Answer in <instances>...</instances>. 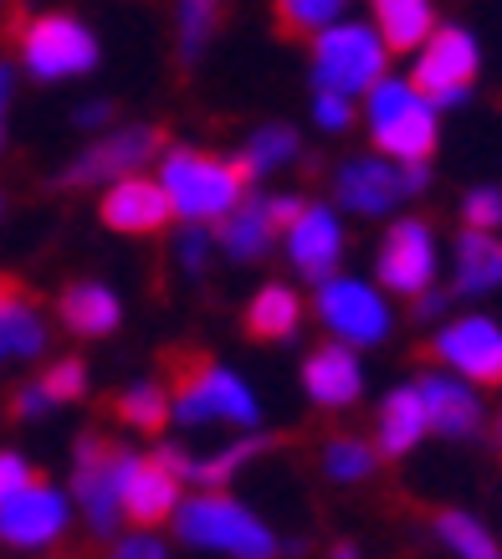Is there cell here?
Masks as SVG:
<instances>
[{"mask_svg": "<svg viewBox=\"0 0 502 559\" xmlns=\"http://www.w3.org/2000/svg\"><path fill=\"white\" fill-rule=\"evenodd\" d=\"M98 216L108 231H123V237H159L169 226V195L159 180H144V175H123L108 186V195L98 201Z\"/></svg>", "mask_w": 502, "mask_h": 559, "instance_id": "16", "label": "cell"}, {"mask_svg": "<svg viewBox=\"0 0 502 559\" xmlns=\"http://www.w3.org/2000/svg\"><path fill=\"white\" fill-rule=\"evenodd\" d=\"M36 390L47 395L51 406H72V401L87 395V365L83 359H57L51 370L36 374Z\"/></svg>", "mask_w": 502, "mask_h": 559, "instance_id": "34", "label": "cell"}, {"mask_svg": "<svg viewBox=\"0 0 502 559\" xmlns=\"http://www.w3.org/2000/svg\"><path fill=\"white\" fill-rule=\"evenodd\" d=\"M113 119H118V103H83V108L72 114L77 129H108Z\"/></svg>", "mask_w": 502, "mask_h": 559, "instance_id": "40", "label": "cell"}, {"mask_svg": "<svg viewBox=\"0 0 502 559\" xmlns=\"http://www.w3.org/2000/svg\"><path fill=\"white\" fill-rule=\"evenodd\" d=\"M180 477L159 452H129L123 457V473H118V503H123V519L134 528H154L175 519L180 509Z\"/></svg>", "mask_w": 502, "mask_h": 559, "instance_id": "14", "label": "cell"}, {"mask_svg": "<svg viewBox=\"0 0 502 559\" xmlns=\"http://www.w3.org/2000/svg\"><path fill=\"white\" fill-rule=\"evenodd\" d=\"M108 416L139 426V431H165L169 421V390L159 380H139L129 390H113L108 395Z\"/></svg>", "mask_w": 502, "mask_h": 559, "instance_id": "29", "label": "cell"}, {"mask_svg": "<svg viewBox=\"0 0 502 559\" xmlns=\"http://www.w3.org/2000/svg\"><path fill=\"white\" fill-rule=\"evenodd\" d=\"M277 447V437H241L226 441V447H216V452H195V447H159V457L175 467V477L180 483H195V488H226L247 462H256L262 452H272Z\"/></svg>", "mask_w": 502, "mask_h": 559, "instance_id": "19", "label": "cell"}, {"mask_svg": "<svg viewBox=\"0 0 502 559\" xmlns=\"http://www.w3.org/2000/svg\"><path fill=\"white\" fill-rule=\"evenodd\" d=\"M435 539L446 544L456 559H502V544L492 539V528H487L482 519L462 513V509L435 513Z\"/></svg>", "mask_w": 502, "mask_h": 559, "instance_id": "30", "label": "cell"}, {"mask_svg": "<svg viewBox=\"0 0 502 559\" xmlns=\"http://www.w3.org/2000/svg\"><path fill=\"white\" fill-rule=\"evenodd\" d=\"M57 319L68 323L72 334L103 340V334H113L118 323H123V304L103 283H68V288L57 293Z\"/></svg>", "mask_w": 502, "mask_h": 559, "instance_id": "24", "label": "cell"}, {"mask_svg": "<svg viewBox=\"0 0 502 559\" xmlns=\"http://www.w3.org/2000/svg\"><path fill=\"white\" fill-rule=\"evenodd\" d=\"M165 390H169V421L231 426V431H251L262 421V406H256L251 385H241L226 365H216L205 349H190V344L165 349Z\"/></svg>", "mask_w": 502, "mask_h": 559, "instance_id": "1", "label": "cell"}, {"mask_svg": "<svg viewBox=\"0 0 502 559\" xmlns=\"http://www.w3.org/2000/svg\"><path fill=\"white\" fill-rule=\"evenodd\" d=\"M482 72V47L467 26H435L416 47V68H410V87L420 98H431L435 108H462L471 98V83Z\"/></svg>", "mask_w": 502, "mask_h": 559, "instance_id": "6", "label": "cell"}, {"mask_svg": "<svg viewBox=\"0 0 502 559\" xmlns=\"http://www.w3.org/2000/svg\"><path fill=\"white\" fill-rule=\"evenodd\" d=\"M431 431V416H426V401H420V385H395L380 401V416H374V452L380 457H410Z\"/></svg>", "mask_w": 502, "mask_h": 559, "instance_id": "21", "label": "cell"}, {"mask_svg": "<svg viewBox=\"0 0 502 559\" xmlns=\"http://www.w3.org/2000/svg\"><path fill=\"white\" fill-rule=\"evenodd\" d=\"M287 262L298 267V277L308 283H323L334 277L338 257H344V226L328 205H302V216L287 226Z\"/></svg>", "mask_w": 502, "mask_h": 559, "instance_id": "18", "label": "cell"}, {"mask_svg": "<svg viewBox=\"0 0 502 559\" xmlns=\"http://www.w3.org/2000/svg\"><path fill=\"white\" fill-rule=\"evenodd\" d=\"M277 241H283V231H277V221H272L267 195L236 201L231 211L220 216V247H226V257H236V262H256V257H267Z\"/></svg>", "mask_w": 502, "mask_h": 559, "instance_id": "23", "label": "cell"}, {"mask_svg": "<svg viewBox=\"0 0 502 559\" xmlns=\"http://www.w3.org/2000/svg\"><path fill=\"white\" fill-rule=\"evenodd\" d=\"M16 51L26 72L41 83H62V78H83L98 68V36L72 16H32L16 26Z\"/></svg>", "mask_w": 502, "mask_h": 559, "instance_id": "7", "label": "cell"}, {"mask_svg": "<svg viewBox=\"0 0 502 559\" xmlns=\"http://www.w3.org/2000/svg\"><path fill=\"white\" fill-rule=\"evenodd\" d=\"M0 221H5V195H0Z\"/></svg>", "mask_w": 502, "mask_h": 559, "instance_id": "45", "label": "cell"}, {"mask_svg": "<svg viewBox=\"0 0 502 559\" xmlns=\"http://www.w3.org/2000/svg\"><path fill=\"white\" fill-rule=\"evenodd\" d=\"M313 313L323 319V329L334 334L338 344L349 349H364V344H385L390 340V304L380 293L359 283V277H323L319 298H313Z\"/></svg>", "mask_w": 502, "mask_h": 559, "instance_id": "10", "label": "cell"}, {"mask_svg": "<svg viewBox=\"0 0 502 559\" xmlns=\"http://www.w3.org/2000/svg\"><path fill=\"white\" fill-rule=\"evenodd\" d=\"M11 93H16V78L0 62V154H5V119H11Z\"/></svg>", "mask_w": 502, "mask_h": 559, "instance_id": "41", "label": "cell"}, {"mask_svg": "<svg viewBox=\"0 0 502 559\" xmlns=\"http://www.w3.org/2000/svg\"><path fill=\"white\" fill-rule=\"evenodd\" d=\"M165 154V129L154 123H134V129H113L98 144H87L68 170L57 175V190H87V186H113L123 175L144 170L150 159Z\"/></svg>", "mask_w": 502, "mask_h": 559, "instance_id": "9", "label": "cell"}, {"mask_svg": "<svg viewBox=\"0 0 502 559\" xmlns=\"http://www.w3.org/2000/svg\"><path fill=\"white\" fill-rule=\"evenodd\" d=\"M431 359L471 385H502V323L492 313H462L431 334Z\"/></svg>", "mask_w": 502, "mask_h": 559, "instance_id": "11", "label": "cell"}, {"mask_svg": "<svg viewBox=\"0 0 502 559\" xmlns=\"http://www.w3.org/2000/svg\"><path fill=\"white\" fill-rule=\"evenodd\" d=\"M349 0H277V32L302 41V36H319L323 26H334V16L344 11Z\"/></svg>", "mask_w": 502, "mask_h": 559, "instance_id": "33", "label": "cell"}, {"mask_svg": "<svg viewBox=\"0 0 502 559\" xmlns=\"http://www.w3.org/2000/svg\"><path fill=\"white\" fill-rule=\"evenodd\" d=\"M47 349V319L32 308V298L0 308V365H16V359H36Z\"/></svg>", "mask_w": 502, "mask_h": 559, "instance_id": "27", "label": "cell"}, {"mask_svg": "<svg viewBox=\"0 0 502 559\" xmlns=\"http://www.w3.org/2000/svg\"><path fill=\"white\" fill-rule=\"evenodd\" d=\"M369 139L385 159L431 165L435 144H441V108L420 98L410 78H380L369 87Z\"/></svg>", "mask_w": 502, "mask_h": 559, "instance_id": "2", "label": "cell"}, {"mask_svg": "<svg viewBox=\"0 0 502 559\" xmlns=\"http://www.w3.org/2000/svg\"><path fill=\"white\" fill-rule=\"evenodd\" d=\"M431 186V165H401V159H344L334 170V201L354 216H385L401 201Z\"/></svg>", "mask_w": 502, "mask_h": 559, "instance_id": "8", "label": "cell"}, {"mask_svg": "<svg viewBox=\"0 0 502 559\" xmlns=\"http://www.w3.org/2000/svg\"><path fill=\"white\" fill-rule=\"evenodd\" d=\"M390 68V47L380 41L374 26L344 21V26H323L313 36V87H334L344 98L369 93V87L385 78Z\"/></svg>", "mask_w": 502, "mask_h": 559, "instance_id": "5", "label": "cell"}, {"mask_svg": "<svg viewBox=\"0 0 502 559\" xmlns=\"http://www.w3.org/2000/svg\"><path fill=\"white\" fill-rule=\"evenodd\" d=\"M302 323V304L298 293L283 288V283H267V288H256V298L247 304V334L262 344H283L298 334Z\"/></svg>", "mask_w": 502, "mask_h": 559, "instance_id": "26", "label": "cell"}, {"mask_svg": "<svg viewBox=\"0 0 502 559\" xmlns=\"http://www.w3.org/2000/svg\"><path fill=\"white\" fill-rule=\"evenodd\" d=\"M108 559H169V555H165V544H159V539H150V534H134V539L113 544V555H108Z\"/></svg>", "mask_w": 502, "mask_h": 559, "instance_id": "39", "label": "cell"}, {"mask_svg": "<svg viewBox=\"0 0 502 559\" xmlns=\"http://www.w3.org/2000/svg\"><path fill=\"white\" fill-rule=\"evenodd\" d=\"M369 11H374V32L390 51H416L435 32L431 0H369Z\"/></svg>", "mask_w": 502, "mask_h": 559, "instance_id": "25", "label": "cell"}, {"mask_svg": "<svg viewBox=\"0 0 502 559\" xmlns=\"http://www.w3.org/2000/svg\"><path fill=\"white\" fill-rule=\"evenodd\" d=\"M313 119H319V129H328V134H344V129H354V98H344L334 87H319V93H313Z\"/></svg>", "mask_w": 502, "mask_h": 559, "instance_id": "36", "label": "cell"}, {"mask_svg": "<svg viewBox=\"0 0 502 559\" xmlns=\"http://www.w3.org/2000/svg\"><path fill=\"white\" fill-rule=\"evenodd\" d=\"M435 267H441V252H435L431 221L401 216L385 237H380V252H374V277H380V288H385V293L420 298V293L435 283Z\"/></svg>", "mask_w": 502, "mask_h": 559, "instance_id": "12", "label": "cell"}, {"mask_svg": "<svg viewBox=\"0 0 502 559\" xmlns=\"http://www.w3.org/2000/svg\"><path fill=\"white\" fill-rule=\"evenodd\" d=\"M16 298H26V283H21V277H11V272H0V308L16 304Z\"/></svg>", "mask_w": 502, "mask_h": 559, "instance_id": "42", "label": "cell"}, {"mask_svg": "<svg viewBox=\"0 0 502 559\" xmlns=\"http://www.w3.org/2000/svg\"><path fill=\"white\" fill-rule=\"evenodd\" d=\"M328 559H364V555H359L354 544H334V549H328Z\"/></svg>", "mask_w": 502, "mask_h": 559, "instance_id": "43", "label": "cell"}, {"mask_svg": "<svg viewBox=\"0 0 502 559\" xmlns=\"http://www.w3.org/2000/svg\"><path fill=\"white\" fill-rule=\"evenodd\" d=\"M68 528V498L36 473L26 488H16L0 503V539L11 549H41Z\"/></svg>", "mask_w": 502, "mask_h": 559, "instance_id": "15", "label": "cell"}, {"mask_svg": "<svg viewBox=\"0 0 502 559\" xmlns=\"http://www.w3.org/2000/svg\"><path fill=\"white\" fill-rule=\"evenodd\" d=\"M498 447H502V411H498Z\"/></svg>", "mask_w": 502, "mask_h": 559, "instance_id": "44", "label": "cell"}, {"mask_svg": "<svg viewBox=\"0 0 502 559\" xmlns=\"http://www.w3.org/2000/svg\"><path fill=\"white\" fill-rule=\"evenodd\" d=\"M374 462H380V452L369 447L364 437H334L328 447H323V473L334 477V483H369L374 477Z\"/></svg>", "mask_w": 502, "mask_h": 559, "instance_id": "32", "label": "cell"}, {"mask_svg": "<svg viewBox=\"0 0 502 559\" xmlns=\"http://www.w3.org/2000/svg\"><path fill=\"white\" fill-rule=\"evenodd\" d=\"M462 226H471V231H502V186H471L462 195Z\"/></svg>", "mask_w": 502, "mask_h": 559, "instance_id": "35", "label": "cell"}, {"mask_svg": "<svg viewBox=\"0 0 502 559\" xmlns=\"http://www.w3.org/2000/svg\"><path fill=\"white\" fill-rule=\"evenodd\" d=\"M302 390L308 401L323 411H349L359 395H364V370L354 359L349 344H319L313 355L302 359Z\"/></svg>", "mask_w": 502, "mask_h": 559, "instance_id": "20", "label": "cell"}, {"mask_svg": "<svg viewBox=\"0 0 502 559\" xmlns=\"http://www.w3.org/2000/svg\"><path fill=\"white\" fill-rule=\"evenodd\" d=\"M123 447L108 441L103 431H83L77 437V462H72V492L83 503L93 534H113L118 519H123V503H118V473H123Z\"/></svg>", "mask_w": 502, "mask_h": 559, "instance_id": "13", "label": "cell"}, {"mask_svg": "<svg viewBox=\"0 0 502 559\" xmlns=\"http://www.w3.org/2000/svg\"><path fill=\"white\" fill-rule=\"evenodd\" d=\"M302 154V144H298V129H287V123H267V129H256L251 134V144L241 150V175L247 180H262V175H272V170H283L287 159H298Z\"/></svg>", "mask_w": 502, "mask_h": 559, "instance_id": "31", "label": "cell"}, {"mask_svg": "<svg viewBox=\"0 0 502 559\" xmlns=\"http://www.w3.org/2000/svg\"><path fill=\"white\" fill-rule=\"evenodd\" d=\"M159 186L169 195V211L180 221H220L241 195H247V175L236 159H216L205 150H165L159 154Z\"/></svg>", "mask_w": 502, "mask_h": 559, "instance_id": "3", "label": "cell"}, {"mask_svg": "<svg viewBox=\"0 0 502 559\" xmlns=\"http://www.w3.org/2000/svg\"><path fill=\"white\" fill-rule=\"evenodd\" d=\"M175 534L184 544H195V549H220L231 559H277V534L220 488H205L201 498H184L175 509Z\"/></svg>", "mask_w": 502, "mask_h": 559, "instance_id": "4", "label": "cell"}, {"mask_svg": "<svg viewBox=\"0 0 502 559\" xmlns=\"http://www.w3.org/2000/svg\"><path fill=\"white\" fill-rule=\"evenodd\" d=\"M420 401H426V416H431V431L446 441H471L482 431V401H477V385L462 380L452 370H435V374H420Z\"/></svg>", "mask_w": 502, "mask_h": 559, "instance_id": "17", "label": "cell"}, {"mask_svg": "<svg viewBox=\"0 0 502 559\" xmlns=\"http://www.w3.org/2000/svg\"><path fill=\"white\" fill-rule=\"evenodd\" d=\"M32 477L36 473H32V462H26V457H16V452H0V503H5L16 488H26Z\"/></svg>", "mask_w": 502, "mask_h": 559, "instance_id": "38", "label": "cell"}, {"mask_svg": "<svg viewBox=\"0 0 502 559\" xmlns=\"http://www.w3.org/2000/svg\"><path fill=\"white\" fill-rule=\"evenodd\" d=\"M502 288V237L462 226L452 257V298H487Z\"/></svg>", "mask_w": 502, "mask_h": 559, "instance_id": "22", "label": "cell"}, {"mask_svg": "<svg viewBox=\"0 0 502 559\" xmlns=\"http://www.w3.org/2000/svg\"><path fill=\"white\" fill-rule=\"evenodd\" d=\"M220 21H226V0H180V11H175V41H180L184 68H195L205 57V47L220 32Z\"/></svg>", "mask_w": 502, "mask_h": 559, "instance_id": "28", "label": "cell"}, {"mask_svg": "<svg viewBox=\"0 0 502 559\" xmlns=\"http://www.w3.org/2000/svg\"><path fill=\"white\" fill-rule=\"evenodd\" d=\"M205 257H211V241H205V226L201 221H190L180 237H175V262L184 272H205Z\"/></svg>", "mask_w": 502, "mask_h": 559, "instance_id": "37", "label": "cell"}]
</instances>
